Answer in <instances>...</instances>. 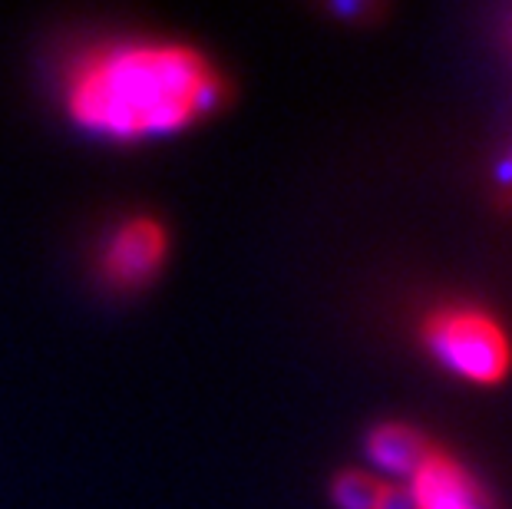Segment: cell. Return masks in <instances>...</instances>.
I'll return each instance as SVG.
<instances>
[{"instance_id":"7","label":"cell","mask_w":512,"mask_h":509,"mask_svg":"<svg viewBox=\"0 0 512 509\" xmlns=\"http://www.w3.org/2000/svg\"><path fill=\"white\" fill-rule=\"evenodd\" d=\"M377 509H420V503L413 500V493L403 483H387L380 486V500Z\"/></svg>"},{"instance_id":"5","label":"cell","mask_w":512,"mask_h":509,"mask_svg":"<svg viewBox=\"0 0 512 509\" xmlns=\"http://www.w3.org/2000/svg\"><path fill=\"white\" fill-rule=\"evenodd\" d=\"M367 453L380 470L394 476H410L433 453V443L417 427L407 424H380L367 433Z\"/></svg>"},{"instance_id":"3","label":"cell","mask_w":512,"mask_h":509,"mask_svg":"<svg viewBox=\"0 0 512 509\" xmlns=\"http://www.w3.org/2000/svg\"><path fill=\"white\" fill-rule=\"evenodd\" d=\"M169 238L156 219H129L123 229H116L103 252V275L119 288H139L159 272L166 262Z\"/></svg>"},{"instance_id":"6","label":"cell","mask_w":512,"mask_h":509,"mask_svg":"<svg viewBox=\"0 0 512 509\" xmlns=\"http://www.w3.org/2000/svg\"><path fill=\"white\" fill-rule=\"evenodd\" d=\"M380 486H384V480H380V476H374V473L344 470V473L334 476L331 496H334L337 509H377Z\"/></svg>"},{"instance_id":"2","label":"cell","mask_w":512,"mask_h":509,"mask_svg":"<svg viewBox=\"0 0 512 509\" xmlns=\"http://www.w3.org/2000/svg\"><path fill=\"white\" fill-rule=\"evenodd\" d=\"M423 344L463 381L499 384L512 367V344L493 314L473 305H446L423 321Z\"/></svg>"},{"instance_id":"8","label":"cell","mask_w":512,"mask_h":509,"mask_svg":"<svg viewBox=\"0 0 512 509\" xmlns=\"http://www.w3.org/2000/svg\"><path fill=\"white\" fill-rule=\"evenodd\" d=\"M496 182H499V189L506 192L509 202H512V153L499 162V169H496Z\"/></svg>"},{"instance_id":"1","label":"cell","mask_w":512,"mask_h":509,"mask_svg":"<svg viewBox=\"0 0 512 509\" xmlns=\"http://www.w3.org/2000/svg\"><path fill=\"white\" fill-rule=\"evenodd\" d=\"M212 63L179 43H113L76 63L67 83L70 116L93 133L136 139L176 133L222 103Z\"/></svg>"},{"instance_id":"4","label":"cell","mask_w":512,"mask_h":509,"mask_svg":"<svg viewBox=\"0 0 512 509\" xmlns=\"http://www.w3.org/2000/svg\"><path fill=\"white\" fill-rule=\"evenodd\" d=\"M407 490L420 509H489L479 483L460 467V460H453L440 447H433L430 457L410 476Z\"/></svg>"}]
</instances>
